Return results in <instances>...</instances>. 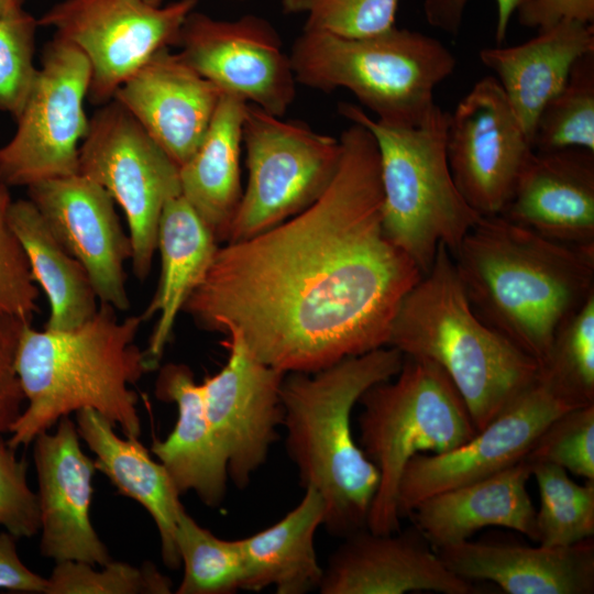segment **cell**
<instances>
[{
	"label": "cell",
	"instance_id": "obj_1",
	"mask_svg": "<svg viewBox=\"0 0 594 594\" xmlns=\"http://www.w3.org/2000/svg\"><path fill=\"white\" fill-rule=\"evenodd\" d=\"M339 140L326 191L284 222L219 246L183 308L285 373L387 346L395 314L422 276L384 231L372 133L352 122Z\"/></svg>",
	"mask_w": 594,
	"mask_h": 594
},
{
	"label": "cell",
	"instance_id": "obj_2",
	"mask_svg": "<svg viewBox=\"0 0 594 594\" xmlns=\"http://www.w3.org/2000/svg\"><path fill=\"white\" fill-rule=\"evenodd\" d=\"M451 254L475 314L538 365L594 294V244L550 240L499 215L481 217Z\"/></svg>",
	"mask_w": 594,
	"mask_h": 594
},
{
	"label": "cell",
	"instance_id": "obj_3",
	"mask_svg": "<svg viewBox=\"0 0 594 594\" xmlns=\"http://www.w3.org/2000/svg\"><path fill=\"white\" fill-rule=\"evenodd\" d=\"M142 315L119 320L117 310L100 302L84 324L67 331H42L24 324L15 371L28 405L12 426L8 444L28 446L62 417L91 408L139 438L138 396L129 388L153 371L145 351L135 344Z\"/></svg>",
	"mask_w": 594,
	"mask_h": 594
},
{
	"label": "cell",
	"instance_id": "obj_4",
	"mask_svg": "<svg viewBox=\"0 0 594 594\" xmlns=\"http://www.w3.org/2000/svg\"><path fill=\"white\" fill-rule=\"evenodd\" d=\"M404 355L392 346L345 358L314 373H286L280 386L286 450L304 488L324 503V528L346 536L366 528L380 473L355 442L351 414L361 395L394 377Z\"/></svg>",
	"mask_w": 594,
	"mask_h": 594
},
{
	"label": "cell",
	"instance_id": "obj_5",
	"mask_svg": "<svg viewBox=\"0 0 594 594\" xmlns=\"http://www.w3.org/2000/svg\"><path fill=\"white\" fill-rule=\"evenodd\" d=\"M387 346L433 362L461 395L476 431L491 422L538 375L536 360L473 310L450 250L403 298Z\"/></svg>",
	"mask_w": 594,
	"mask_h": 594
},
{
	"label": "cell",
	"instance_id": "obj_6",
	"mask_svg": "<svg viewBox=\"0 0 594 594\" xmlns=\"http://www.w3.org/2000/svg\"><path fill=\"white\" fill-rule=\"evenodd\" d=\"M289 57L297 82L324 92L348 89L374 119L402 127L431 114L435 89L457 64L436 37L396 26L364 37L304 29Z\"/></svg>",
	"mask_w": 594,
	"mask_h": 594
},
{
	"label": "cell",
	"instance_id": "obj_7",
	"mask_svg": "<svg viewBox=\"0 0 594 594\" xmlns=\"http://www.w3.org/2000/svg\"><path fill=\"white\" fill-rule=\"evenodd\" d=\"M339 112L372 133L378 152L384 231L426 274L439 245L453 253L481 218L460 194L449 167V112L437 106L414 127L381 122L351 103H341Z\"/></svg>",
	"mask_w": 594,
	"mask_h": 594
},
{
	"label": "cell",
	"instance_id": "obj_8",
	"mask_svg": "<svg viewBox=\"0 0 594 594\" xmlns=\"http://www.w3.org/2000/svg\"><path fill=\"white\" fill-rule=\"evenodd\" d=\"M360 443L380 473L366 528L375 534L400 529L398 486L408 462L421 452L442 453L476 432L458 389L437 364L405 356L398 373L360 397Z\"/></svg>",
	"mask_w": 594,
	"mask_h": 594
},
{
	"label": "cell",
	"instance_id": "obj_9",
	"mask_svg": "<svg viewBox=\"0 0 594 594\" xmlns=\"http://www.w3.org/2000/svg\"><path fill=\"white\" fill-rule=\"evenodd\" d=\"M248 184L226 242L264 232L301 212L328 188L340 140L248 103L242 127Z\"/></svg>",
	"mask_w": 594,
	"mask_h": 594
},
{
	"label": "cell",
	"instance_id": "obj_10",
	"mask_svg": "<svg viewBox=\"0 0 594 594\" xmlns=\"http://www.w3.org/2000/svg\"><path fill=\"white\" fill-rule=\"evenodd\" d=\"M79 173L102 186L121 206L132 244V270L139 280H145L156 252L163 208L182 195L178 165L112 99L89 120L79 148Z\"/></svg>",
	"mask_w": 594,
	"mask_h": 594
},
{
	"label": "cell",
	"instance_id": "obj_11",
	"mask_svg": "<svg viewBox=\"0 0 594 594\" xmlns=\"http://www.w3.org/2000/svg\"><path fill=\"white\" fill-rule=\"evenodd\" d=\"M90 66L74 45L54 36L15 118L13 138L0 148V179L26 186L79 173V148L89 130L85 97Z\"/></svg>",
	"mask_w": 594,
	"mask_h": 594
},
{
	"label": "cell",
	"instance_id": "obj_12",
	"mask_svg": "<svg viewBox=\"0 0 594 594\" xmlns=\"http://www.w3.org/2000/svg\"><path fill=\"white\" fill-rule=\"evenodd\" d=\"M198 0L155 6L145 0H62L38 20L78 48L90 66L88 96L106 103L162 48L177 45Z\"/></svg>",
	"mask_w": 594,
	"mask_h": 594
},
{
	"label": "cell",
	"instance_id": "obj_13",
	"mask_svg": "<svg viewBox=\"0 0 594 594\" xmlns=\"http://www.w3.org/2000/svg\"><path fill=\"white\" fill-rule=\"evenodd\" d=\"M582 407L564 396L539 372L491 422L462 443L442 453L416 454L398 486L399 517L408 516L424 499L484 479L525 459L544 428L564 411Z\"/></svg>",
	"mask_w": 594,
	"mask_h": 594
},
{
	"label": "cell",
	"instance_id": "obj_14",
	"mask_svg": "<svg viewBox=\"0 0 594 594\" xmlns=\"http://www.w3.org/2000/svg\"><path fill=\"white\" fill-rule=\"evenodd\" d=\"M446 148L460 194L481 217L503 212L535 151L494 76L475 82L449 113Z\"/></svg>",
	"mask_w": 594,
	"mask_h": 594
},
{
	"label": "cell",
	"instance_id": "obj_15",
	"mask_svg": "<svg viewBox=\"0 0 594 594\" xmlns=\"http://www.w3.org/2000/svg\"><path fill=\"white\" fill-rule=\"evenodd\" d=\"M179 56L227 94L283 117L296 96V78L280 37L266 20L213 19L195 10L178 40Z\"/></svg>",
	"mask_w": 594,
	"mask_h": 594
},
{
	"label": "cell",
	"instance_id": "obj_16",
	"mask_svg": "<svg viewBox=\"0 0 594 594\" xmlns=\"http://www.w3.org/2000/svg\"><path fill=\"white\" fill-rule=\"evenodd\" d=\"M224 366L200 384L206 414L224 453L229 479L244 488L265 463L283 424L285 372L254 359L235 338Z\"/></svg>",
	"mask_w": 594,
	"mask_h": 594
},
{
	"label": "cell",
	"instance_id": "obj_17",
	"mask_svg": "<svg viewBox=\"0 0 594 594\" xmlns=\"http://www.w3.org/2000/svg\"><path fill=\"white\" fill-rule=\"evenodd\" d=\"M28 195L57 240L85 267L100 302L127 311L124 263L131 260L132 244L110 194L77 173L30 185Z\"/></svg>",
	"mask_w": 594,
	"mask_h": 594
},
{
	"label": "cell",
	"instance_id": "obj_18",
	"mask_svg": "<svg viewBox=\"0 0 594 594\" xmlns=\"http://www.w3.org/2000/svg\"><path fill=\"white\" fill-rule=\"evenodd\" d=\"M57 422L55 432L44 431L33 440L41 554L56 562L73 560L102 566L111 557L89 516L97 469L80 448L76 422L68 416Z\"/></svg>",
	"mask_w": 594,
	"mask_h": 594
},
{
	"label": "cell",
	"instance_id": "obj_19",
	"mask_svg": "<svg viewBox=\"0 0 594 594\" xmlns=\"http://www.w3.org/2000/svg\"><path fill=\"white\" fill-rule=\"evenodd\" d=\"M318 590L321 594L477 593L472 581L443 564L416 527L391 534L364 528L346 536L331 553Z\"/></svg>",
	"mask_w": 594,
	"mask_h": 594
},
{
	"label": "cell",
	"instance_id": "obj_20",
	"mask_svg": "<svg viewBox=\"0 0 594 594\" xmlns=\"http://www.w3.org/2000/svg\"><path fill=\"white\" fill-rule=\"evenodd\" d=\"M221 95L178 53L165 47L123 81L112 99L180 167L202 142Z\"/></svg>",
	"mask_w": 594,
	"mask_h": 594
},
{
	"label": "cell",
	"instance_id": "obj_21",
	"mask_svg": "<svg viewBox=\"0 0 594 594\" xmlns=\"http://www.w3.org/2000/svg\"><path fill=\"white\" fill-rule=\"evenodd\" d=\"M544 238L594 244V152L534 151L499 215Z\"/></svg>",
	"mask_w": 594,
	"mask_h": 594
},
{
	"label": "cell",
	"instance_id": "obj_22",
	"mask_svg": "<svg viewBox=\"0 0 594 594\" xmlns=\"http://www.w3.org/2000/svg\"><path fill=\"white\" fill-rule=\"evenodd\" d=\"M435 551L460 578L491 581L508 594L594 593L593 538L561 547L464 540Z\"/></svg>",
	"mask_w": 594,
	"mask_h": 594
},
{
	"label": "cell",
	"instance_id": "obj_23",
	"mask_svg": "<svg viewBox=\"0 0 594 594\" xmlns=\"http://www.w3.org/2000/svg\"><path fill=\"white\" fill-rule=\"evenodd\" d=\"M528 462L484 479L435 494L408 515L433 550L454 544L477 530L497 526L537 541L536 509L527 490Z\"/></svg>",
	"mask_w": 594,
	"mask_h": 594
},
{
	"label": "cell",
	"instance_id": "obj_24",
	"mask_svg": "<svg viewBox=\"0 0 594 594\" xmlns=\"http://www.w3.org/2000/svg\"><path fill=\"white\" fill-rule=\"evenodd\" d=\"M155 395L177 407V421L164 440H154L152 452L182 494L193 491L209 507L219 506L229 479L224 453L206 414L201 385L189 366L168 363L158 373Z\"/></svg>",
	"mask_w": 594,
	"mask_h": 594
},
{
	"label": "cell",
	"instance_id": "obj_25",
	"mask_svg": "<svg viewBox=\"0 0 594 594\" xmlns=\"http://www.w3.org/2000/svg\"><path fill=\"white\" fill-rule=\"evenodd\" d=\"M591 52L593 23L562 20L521 44L485 47L479 56L494 73L531 142L541 109L562 88L574 63Z\"/></svg>",
	"mask_w": 594,
	"mask_h": 594
},
{
	"label": "cell",
	"instance_id": "obj_26",
	"mask_svg": "<svg viewBox=\"0 0 594 594\" xmlns=\"http://www.w3.org/2000/svg\"><path fill=\"white\" fill-rule=\"evenodd\" d=\"M79 437L96 455L95 466L121 495L140 503L153 518L164 564L180 565L175 542L176 522L184 508L180 493L161 462L154 461L138 438H120L113 425L91 408L76 411Z\"/></svg>",
	"mask_w": 594,
	"mask_h": 594
},
{
	"label": "cell",
	"instance_id": "obj_27",
	"mask_svg": "<svg viewBox=\"0 0 594 594\" xmlns=\"http://www.w3.org/2000/svg\"><path fill=\"white\" fill-rule=\"evenodd\" d=\"M218 243L182 195L166 202L157 230L160 280L151 302L141 314L144 321L158 315L144 350L154 370L170 340L179 312L206 276L219 248Z\"/></svg>",
	"mask_w": 594,
	"mask_h": 594
},
{
	"label": "cell",
	"instance_id": "obj_28",
	"mask_svg": "<svg viewBox=\"0 0 594 594\" xmlns=\"http://www.w3.org/2000/svg\"><path fill=\"white\" fill-rule=\"evenodd\" d=\"M246 106L222 94L202 142L179 167L182 196L218 242H226L243 194L240 156Z\"/></svg>",
	"mask_w": 594,
	"mask_h": 594
},
{
	"label": "cell",
	"instance_id": "obj_29",
	"mask_svg": "<svg viewBox=\"0 0 594 594\" xmlns=\"http://www.w3.org/2000/svg\"><path fill=\"white\" fill-rule=\"evenodd\" d=\"M324 503L314 488L296 507L268 528L240 539L245 559L243 591L274 586L277 594L318 590L323 569L315 549V534L323 524Z\"/></svg>",
	"mask_w": 594,
	"mask_h": 594
},
{
	"label": "cell",
	"instance_id": "obj_30",
	"mask_svg": "<svg viewBox=\"0 0 594 594\" xmlns=\"http://www.w3.org/2000/svg\"><path fill=\"white\" fill-rule=\"evenodd\" d=\"M8 220L44 290L50 316L45 329L67 331L88 321L98 297L85 267L62 245L30 199L12 200Z\"/></svg>",
	"mask_w": 594,
	"mask_h": 594
},
{
	"label": "cell",
	"instance_id": "obj_31",
	"mask_svg": "<svg viewBox=\"0 0 594 594\" xmlns=\"http://www.w3.org/2000/svg\"><path fill=\"white\" fill-rule=\"evenodd\" d=\"M175 542L184 564L177 594H230L243 590L246 566L240 539L218 538L183 508Z\"/></svg>",
	"mask_w": 594,
	"mask_h": 594
},
{
	"label": "cell",
	"instance_id": "obj_32",
	"mask_svg": "<svg viewBox=\"0 0 594 594\" xmlns=\"http://www.w3.org/2000/svg\"><path fill=\"white\" fill-rule=\"evenodd\" d=\"M531 145L541 152H594V52L574 63L562 88L543 106L534 127Z\"/></svg>",
	"mask_w": 594,
	"mask_h": 594
},
{
	"label": "cell",
	"instance_id": "obj_33",
	"mask_svg": "<svg viewBox=\"0 0 594 594\" xmlns=\"http://www.w3.org/2000/svg\"><path fill=\"white\" fill-rule=\"evenodd\" d=\"M529 465L540 495V507L536 510L537 542L561 547L593 538L594 481L580 485L558 465L540 462Z\"/></svg>",
	"mask_w": 594,
	"mask_h": 594
},
{
	"label": "cell",
	"instance_id": "obj_34",
	"mask_svg": "<svg viewBox=\"0 0 594 594\" xmlns=\"http://www.w3.org/2000/svg\"><path fill=\"white\" fill-rule=\"evenodd\" d=\"M539 373L576 406L594 404V294L558 329Z\"/></svg>",
	"mask_w": 594,
	"mask_h": 594
},
{
	"label": "cell",
	"instance_id": "obj_35",
	"mask_svg": "<svg viewBox=\"0 0 594 594\" xmlns=\"http://www.w3.org/2000/svg\"><path fill=\"white\" fill-rule=\"evenodd\" d=\"M98 571L81 561L56 562L45 594H168L170 580L146 562L136 568L109 561Z\"/></svg>",
	"mask_w": 594,
	"mask_h": 594
},
{
	"label": "cell",
	"instance_id": "obj_36",
	"mask_svg": "<svg viewBox=\"0 0 594 594\" xmlns=\"http://www.w3.org/2000/svg\"><path fill=\"white\" fill-rule=\"evenodd\" d=\"M528 463H550L594 481V404L554 418L525 457Z\"/></svg>",
	"mask_w": 594,
	"mask_h": 594
},
{
	"label": "cell",
	"instance_id": "obj_37",
	"mask_svg": "<svg viewBox=\"0 0 594 594\" xmlns=\"http://www.w3.org/2000/svg\"><path fill=\"white\" fill-rule=\"evenodd\" d=\"M399 0H282L285 13L307 15L304 29L364 37L395 26Z\"/></svg>",
	"mask_w": 594,
	"mask_h": 594
},
{
	"label": "cell",
	"instance_id": "obj_38",
	"mask_svg": "<svg viewBox=\"0 0 594 594\" xmlns=\"http://www.w3.org/2000/svg\"><path fill=\"white\" fill-rule=\"evenodd\" d=\"M37 20L25 10L0 16V111L16 118L37 68L34 66Z\"/></svg>",
	"mask_w": 594,
	"mask_h": 594
},
{
	"label": "cell",
	"instance_id": "obj_39",
	"mask_svg": "<svg viewBox=\"0 0 594 594\" xmlns=\"http://www.w3.org/2000/svg\"><path fill=\"white\" fill-rule=\"evenodd\" d=\"M11 201L9 186L0 179V315L31 321L37 311L38 289L8 220Z\"/></svg>",
	"mask_w": 594,
	"mask_h": 594
},
{
	"label": "cell",
	"instance_id": "obj_40",
	"mask_svg": "<svg viewBox=\"0 0 594 594\" xmlns=\"http://www.w3.org/2000/svg\"><path fill=\"white\" fill-rule=\"evenodd\" d=\"M0 438V525L16 539L35 536L41 526L37 494L26 482L28 463Z\"/></svg>",
	"mask_w": 594,
	"mask_h": 594
},
{
	"label": "cell",
	"instance_id": "obj_41",
	"mask_svg": "<svg viewBox=\"0 0 594 594\" xmlns=\"http://www.w3.org/2000/svg\"><path fill=\"white\" fill-rule=\"evenodd\" d=\"M31 322L0 315V438L10 432L25 400L16 371L15 355L22 329Z\"/></svg>",
	"mask_w": 594,
	"mask_h": 594
},
{
	"label": "cell",
	"instance_id": "obj_42",
	"mask_svg": "<svg viewBox=\"0 0 594 594\" xmlns=\"http://www.w3.org/2000/svg\"><path fill=\"white\" fill-rule=\"evenodd\" d=\"M515 12L521 25L537 30L562 20L594 21V0H519Z\"/></svg>",
	"mask_w": 594,
	"mask_h": 594
},
{
	"label": "cell",
	"instance_id": "obj_43",
	"mask_svg": "<svg viewBox=\"0 0 594 594\" xmlns=\"http://www.w3.org/2000/svg\"><path fill=\"white\" fill-rule=\"evenodd\" d=\"M469 0H424L422 9L427 23L442 32L457 35ZM519 0H496L497 23L495 40L502 44L505 40L512 15Z\"/></svg>",
	"mask_w": 594,
	"mask_h": 594
},
{
	"label": "cell",
	"instance_id": "obj_44",
	"mask_svg": "<svg viewBox=\"0 0 594 594\" xmlns=\"http://www.w3.org/2000/svg\"><path fill=\"white\" fill-rule=\"evenodd\" d=\"M16 538L0 532V588L26 593H46L47 579L34 573L19 558Z\"/></svg>",
	"mask_w": 594,
	"mask_h": 594
},
{
	"label": "cell",
	"instance_id": "obj_45",
	"mask_svg": "<svg viewBox=\"0 0 594 594\" xmlns=\"http://www.w3.org/2000/svg\"><path fill=\"white\" fill-rule=\"evenodd\" d=\"M23 4L24 0H0V16L24 10Z\"/></svg>",
	"mask_w": 594,
	"mask_h": 594
},
{
	"label": "cell",
	"instance_id": "obj_46",
	"mask_svg": "<svg viewBox=\"0 0 594 594\" xmlns=\"http://www.w3.org/2000/svg\"><path fill=\"white\" fill-rule=\"evenodd\" d=\"M145 1H147V2H150L152 4H155V6H160L161 2H162V0H145Z\"/></svg>",
	"mask_w": 594,
	"mask_h": 594
}]
</instances>
